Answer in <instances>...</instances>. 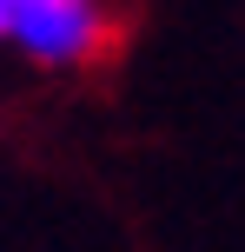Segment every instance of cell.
<instances>
[{
    "instance_id": "6da1fadb",
    "label": "cell",
    "mask_w": 245,
    "mask_h": 252,
    "mask_svg": "<svg viewBox=\"0 0 245 252\" xmlns=\"http://www.w3.org/2000/svg\"><path fill=\"white\" fill-rule=\"evenodd\" d=\"M0 47L27 53L53 73L100 66L113 47V13L106 0H0Z\"/></svg>"
}]
</instances>
